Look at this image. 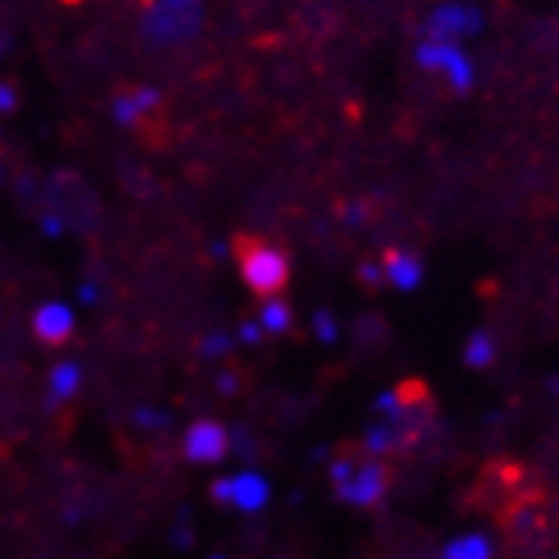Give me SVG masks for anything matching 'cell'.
Masks as SVG:
<instances>
[{"instance_id":"277c9868","label":"cell","mask_w":559,"mask_h":559,"mask_svg":"<svg viewBox=\"0 0 559 559\" xmlns=\"http://www.w3.org/2000/svg\"><path fill=\"white\" fill-rule=\"evenodd\" d=\"M114 106L123 123H130L136 133H151V127H164V99L147 86H123L114 96Z\"/></svg>"},{"instance_id":"5bb4252c","label":"cell","mask_w":559,"mask_h":559,"mask_svg":"<svg viewBox=\"0 0 559 559\" xmlns=\"http://www.w3.org/2000/svg\"><path fill=\"white\" fill-rule=\"evenodd\" d=\"M358 276H361V284H369V287H379V284H385V276H382V263L376 266V263H366L358 270Z\"/></svg>"},{"instance_id":"2e32d148","label":"cell","mask_w":559,"mask_h":559,"mask_svg":"<svg viewBox=\"0 0 559 559\" xmlns=\"http://www.w3.org/2000/svg\"><path fill=\"white\" fill-rule=\"evenodd\" d=\"M0 109H4V114H11V109H14V90H11V82H4V86H0Z\"/></svg>"},{"instance_id":"7c38bea8","label":"cell","mask_w":559,"mask_h":559,"mask_svg":"<svg viewBox=\"0 0 559 559\" xmlns=\"http://www.w3.org/2000/svg\"><path fill=\"white\" fill-rule=\"evenodd\" d=\"M491 543L481 533H467L443 549V559H491Z\"/></svg>"},{"instance_id":"6da1fadb","label":"cell","mask_w":559,"mask_h":559,"mask_svg":"<svg viewBox=\"0 0 559 559\" xmlns=\"http://www.w3.org/2000/svg\"><path fill=\"white\" fill-rule=\"evenodd\" d=\"M331 485L345 506L376 509L393 485V467L382 457L369 454L366 443H342L338 454L331 457Z\"/></svg>"},{"instance_id":"52a82bcc","label":"cell","mask_w":559,"mask_h":559,"mask_svg":"<svg viewBox=\"0 0 559 559\" xmlns=\"http://www.w3.org/2000/svg\"><path fill=\"white\" fill-rule=\"evenodd\" d=\"M181 451L191 464H218L229 451V433L215 419H199V424L188 427Z\"/></svg>"},{"instance_id":"9c48e42d","label":"cell","mask_w":559,"mask_h":559,"mask_svg":"<svg viewBox=\"0 0 559 559\" xmlns=\"http://www.w3.org/2000/svg\"><path fill=\"white\" fill-rule=\"evenodd\" d=\"M382 276H385V284H393L396 290H416L424 284V260L409 253V249H385Z\"/></svg>"},{"instance_id":"ba28073f","label":"cell","mask_w":559,"mask_h":559,"mask_svg":"<svg viewBox=\"0 0 559 559\" xmlns=\"http://www.w3.org/2000/svg\"><path fill=\"white\" fill-rule=\"evenodd\" d=\"M32 331L45 348H66L75 334V318L66 304H41L32 318Z\"/></svg>"},{"instance_id":"7a4b0ae2","label":"cell","mask_w":559,"mask_h":559,"mask_svg":"<svg viewBox=\"0 0 559 559\" xmlns=\"http://www.w3.org/2000/svg\"><path fill=\"white\" fill-rule=\"evenodd\" d=\"M233 257H236L242 284L253 290L260 300L280 297L287 290V284H290V257L280 246H273V242H266L260 236L239 233L233 239Z\"/></svg>"},{"instance_id":"e0dca14e","label":"cell","mask_w":559,"mask_h":559,"mask_svg":"<svg viewBox=\"0 0 559 559\" xmlns=\"http://www.w3.org/2000/svg\"><path fill=\"white\" fill-rule=\"evenodd\" d=\"M212 559H226V556H212Z\"/></svg>"},{"instance_id":"9a60e30c","label":"cell","mask_w":559,"mask_h":559,"mask_svg":"<svg viewBox=\"0 0 559 559\" xmlns=\"http://www.w3.org/2000/svg\"><path fill=\"white\" fill-rule=\"evenodd\" d=\"M314 324H318V334H321L324 342H331V338H334V324H331V318H328V314H318V318H314Z\"/></svg>"},{"instance_id":"8fae6325","label":"cell","mask_w":559,"mask_h":559,"mask_svg":"<svg viewBox=\"0 0 559 559\" xmlns=\"http://www.w3.org/2000/svg\"><path fill=\"white\" fill-rule=\"evenodd\" d=\"M495 355H498V345H495L491 334L488 331H474L467 338V345H464V366L467 369H488L495 361Z\"/></svg>"},{"instance_id":"4fadbf2b","label":"cell","mask_w":559,"mask_h":559,"mask_svg":"<svg viewBox=\"0 0 559 559\" xmlns=\"http://www.w3.org/2000/svg\"><path fill=\"white\" fill-rule=\"evenodd\" d=\"M79 389V369L75 366H55L51 369V393L55 400H69Z\"/></svg>"},{"instance_id":"30bf717a","label":"cell","mask_w":559,"mask_h":559,"mask_svg":"<svg viewBox=\"0 0 559 559\" xmlns=\"http://www.w3.org/2000/svg\"><path fill=\"white\" fill-rule=\"evenodd\" d=\"M260 328L270 334H287L294 328V311L284 297H266L260 307Z\"/></svg>"},{"instance_id":"3957f363","label":"cell","mask_w":559,"mask_h":559,"mask_svg":"<svg viewBox=\"0 0 559 559\" xmlns=\"http://www.w3.org/2000/svg\"><path fill=\"white\" fill-rule=\"evenodd\" d=\"M416 62L427 72H440L457 93H467L474 86V62L464 55L457 41H433L427 38L416 48Z\"/></svg>"},{"instance_id":"5b68a950","label":"cell","mask_w":559,"mask_h":559,"mask_svg":"<svg viewBox=\"0 0 559 559\" xmlns=\"http://www.w3.org/2000/svg\"><path fill=\"white\" fill-rule=\"evenodd\" d=\"M478 32H481V11L464 4V0L440 4L427 17V38H433V41H457L461 45V38H471Z\"/></svg>"},{"instance_id":"8992f818","label":"cell","mask_w":559,"mask_h":559,"mask_svg":"<svg viewBox=\"0 0 559 559\" xmlns=\"http://www.w3.org/2000/svg\"><path fill=\"white\" fill-rule=\"evenodd\" d=\"M212 501L226 509H242V512H257L270 501V485L260 474H239V478H218L212 485Z\"/></svg>"}]
</instances>
